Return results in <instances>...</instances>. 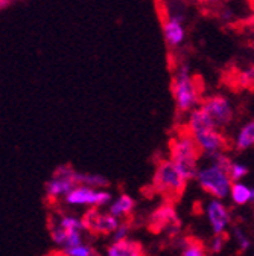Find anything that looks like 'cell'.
Wrapping results in <instances>:
<instances>
[{"instance_id": "6da1fadb", "label": "cell", "mask_w": 254, "mask_h": 256, "mask_svg": "<svg viewBox=\"0 0 254 256\" xmlns=\"http://www.w3.org/2000/svg\"><path fill=\"white\" fill-rule=\"evenodd\" d=\"M169 156L187 182L197 178L200 172L198 160L201 156V150L198 148L192 133L189 132L187 125H183L178 130V133L174 138H171Z\"/></svg>"}, {"instance_id": "7a4b0ae2", "label": "cell", "mask_w": 254, "mask_h": 256, "mask_svg": "<svg viewBox=\"0 0 254 256\" xmlns=\"http://www.w3.org/2000/svg\"><path fill=\"white\" fill-rule=\"evenodd\" d=\"M187 180L178 171L171 158H160L155 165L152 177V189L155 194L163 197L169 203H175L181 198Z\"/></svg>"}, {"instance_id": "3957f363", "label": "cell", "mask_w": 254, "mask_h": 256, "mask_svg": "<svg viewBox=\"0 0 254 256\" xmlns=\"http://www.w3.org/2000/svg\"><path fill=\"white\" fill-rule=\"evenodd\" d=\"M172 94L180 113L194 112L201 102L200 87L197 86L195 80L190 76L187 64H183L172 80Z\"/></svg>"}, {"instance_id": "277c9868", "label": "cell", "mask_w": 254, "mask_h": 256, "mask_svg": "<svg viewBox=\"0 0 254 256\" xmlns=\"http://www.w3.org/2000/svg\"><path fill=\"white\" fill-rule=\"evenodd\" d=\"M197 180L207 194H210L216 200L226 198L233 186L230 174L213 164L206 168H201L197 176Z\"/></svg>"}, {"instance_id": "5b68a950", "label": "cell", "mask_w": 254, "mask_h": 256, "mask_svg": "<svg viewBox=\"0 0 254 256\" xmlns=\"http://www.w3.org/2000/svg\"><path fill=\"white\" fill-rule=\"evenodd\" d=\"M146 224L152 234H168L171 238L180 235L181 232V220L174 203L169 202H165L157 209H154L148 216Z\"/></svg>"}, {"instance_id": "8992f818", "label": "cell", "mask_w": 254, "mask_h": 256, "mask_svg": "<svg viewBox=\"0 0 254 256\" xmlns=\"http://www.w3.org/2000/svg\"><path fill=\"white\" fill-rule=\"evenodd\" d=\"M81 221H82V229L94 235L114 234L120 226L119 218L113 216L110 212L102 214L96 208L87 209L84 215L81 216Z\"/></svg>"}, {"instance_id": "52a82bcc", "label": "cell", "mask_w": 254, "mask_h": 256, "mask_svg": "<svg viewBox=\"0 0 254 256\" xmlns=\"http://www.w3.org/2000/svg\"><path fill=\"white\" fill-rule=\"evenodd\" d=\"M66 203L72 206L90 204L94 208H102L111 203V194L104 189H93L88 186H76L66 197Z\"/></svg>"}, {"instance_id": "ba28073f", "label": "cell", "mask_w": 254, "mask_h": 256, "mask_svg": "<svg viewBox=\"0 0 254 256\" xmlns=\"http://www.w3.org/2000/svg\"><path fill=\"white\" fill-rule=\"evenodd\" d=\"M200 107L213 119V122L219 128L229 125L233 119V108L230 101L221 94H213L203 100Z\"/></svg>"}, {"instance_id": "9c48e42d", "label": "cell", "mask_w": 254, "mask_h": 256, "mask_svg": "<svg viewBox=\"0 0 254 256\" xmlns=\"http://www.w3.org/2000/svg\"><path fill=\"white\" fill-rule=\"evenodd\" d=\"M198 148L201 152H206L209 156L224 152L229 148V140L227 138L221 133L219 128H213V130L200 133V134H192Z\"/></svg>"}, {"instance_id": "30bf717a", "label": "cell", "mask_w": 254, "mask_h": 256, "mask_svg": "<svg viewBox=\"0 0 254 256\" xmlns=\"http://www.w3.org/2000/svg\"><path fill=\"white\" fill-rule=\"evenodd\" d=\"M207 218L212 226V230L215 235H222L226 234V229L229 228V224L232 221L229 209L222 204L221 200H212L207 204Z\"/></svg>"}, {"instance_id": "8fae6325", "label": "cell", "mask_w": 254, "mask_h": 256, "mask_svg": "<svg viewBox=\"0 0 254 256\" xmlns=\"http://www.w3.org/2000/svg\"><path fill=\"white\" fill-rule=\"evenodd\" d=\"M186 125H187L189 132L192 133V134H200V133L213 130V128H219V126H216L213 119L201 107L195 108L194 112H190L189 120H187Z\"/></svg>"}, {"instance_id": "7c38bea8", "label": "cell", "mask_w": 254, "mask_h": 256, "mask_svg": "<svg viewBox=\"0 0 254 256\" xmlns=\"http://www.w3.org/2000/svg\"><path fill=\"white\" fill-rule=\"evenodd\" d=\"M107 256H145L140 242L133 240L113 241L107 248Z\"/></svg>"}, {"instance_id": "4fadbf2b", "label": "cell", "mask_w": 254, "mask_h": 256, "mask_svg": "<svg viewBox=\"0 0 254 256\" xmlns=\"http://www.w3.org/2000/svg\"><path fill=\"white\" fill-rule=\"evenodd\" d=\"M75 188H76L75 182L52 176V178L46 183V197L49 202H55L59 197H67Z\"/></svg>"}, {"instance_id": "5bb4252c", "label": "cell", "mask_w": 254, "mask_h": 256, "mask_svg": "<svg viewBox=\"0 0 254 256\" xmlns=\"http://www.w3.org/2000/svg\"><path fill=\"white\" fill-rule=\"evenodd\" d=\"M163 32L166 43L172 48L178 46L184 40V29L181 26V17H171L165 24H163Z\"/></svg>"}, {"instance_id": "9a60e30c", "label": "cell", "mask_w": 254, "mask_h": 256, "mask_svg": "<svg viewBox=\"0 0 254 256\" xmlns=\"http://www.w3.org/2000/svg\"><path fill=\"white\" fill-rule=\"evenodd\" d=\"M136 202L133 197H130L128 194H122L117 200H114L110 204V214L116 218H122V216H130L134 210Z\"/></svg>"}, {"instance_id": "2e32d148", "label": "cell", "mask_w": 254, "mask_h": 256, "mask_svg": "<svg viewBox=\"0 0 254 256\" xmlns=\"http://www.w3.org/2000/svg\"><path fill=\"white\" fill-rule=\"evenodd\" d=\"M76 186H88L93 189H101L110 184L108 178L101 174H88V172H78L75 174Z\"/></svg>"}, {"instance_id": "e0dca14e", "label": "cell", "mask_w": 254, "mask_h": 256, "mask_svg": "<svg viewBox=\"0 0 254 256\" xmlns=\"http://www.w3.org/2000/svg\"><path fill=\"white\" fill-rule=\"evenodd\" d=\"M180 247H181V256H207L204 244L194 236L180 238Z\"/></svg>"}, {"instance_id": "ac0fdd59", "label": "cell", "mask_w": 254, "mask_h": 256, "mask_svg": "<svg viewBox=\"0 0 254 256\" xmlns=\"http://www.w3.org/2000/svg\"><path fill=\"white\" fill-rule=\"evenodd\" d=\"M235 146L239 151H245V150L254 146V120L245 124L241 128V132H239L236 142H235Z\"/></svg>"}, {"instance_id": "d6986e66", "label": "cell", "mask_w": 254, "mask_h": 256, "mask_svg": "<svg viewBox=\"0 0 254 256\" xmlns=\"http://www.w3.org/2000/svg\"><path fill=\"white\" fill-rule=\"evenodd\" d=\"M230 197L236 204L245 206L247 203L251 202V188H248L247 184H244L241 182L233 183L232 190H230Z\"/></svg>"}, {"instance_id": "ffe728a7", "label": "cell", "mask_w": 254, "mask_h": 256, "mask_svg": "<svg viewBox=\"0 0 254 256\" xmlns=\"http://www.w3.org/2000/svg\"><path fill=\"white\" fill-rule=\"evenodd\" d=\"M59 226L67 232H76L82 229V221L73 215H62L58 221Z\"/></svg>"}, {"instance_id": "44dd1931", "label": "cell", "mask_w": 254, "mask_h": 256, "mask_svg": "<svg viewBox=\"0 0 254 256\" xmlns=\"http://www.w3.org/2000/svg\"><path fill=\"white\" fill-rule=\"evenodd\" d=\"M233 236H235V241H236V246H238V252L239 253H245L250 250L251 247V241L250 238L245 235V232L241 229V228H233Z\"/></svg>"}, {"instance_id": "7402d4cb", "label": "cell", "mask_w": 254, "mask_h": 256, "mask_svg": "<svg viewBox=\"0 0 254 256\" xmlns=\"http://www.w3.org/2000/svg\"><path fill=\"white\" fill-rule=\"evenodd\" d=\"M50 236H52V240H53V242H55L56 246H62V247H66V246H67L69 232L62 229L58 222L55 224V226H50Z\"/></svg>"}, {"instance_id": "603a6c76", "label": "cell", "mask_w": 254, "mask_h": 256, "mask_svg": "<svg viewBox=\"0 0 254 256\" xmlns=\"http://www.w3.org/2000/svg\"><path fill=\"white\" fill-rule=\"evenodd\" d=\"M64 254L66 256H96V252H94L88 244H79V246H73V247H66Z\"/></svg>"}, {"instance_id": "cb8c5ba5", "label": "cell", "mask_w": 254, "mask_h": 256, "mask_svg": "<svg viewBox=\"0 0 254 256\" xmlns=\"http://www.w3.org/2000/svg\"><path fill=\"white\" fill-rule=\"evenodd\" d=\"M229 174H230L232 182L238 183L239 180H242V178L248 174V166L244 165V164H241V162H233V165H232Z\"/></svg>"}, {"instance_id": "d4e9b609", "label": "cell", "mask_w": 254, "mask_h": 256, "mask_svg": "<svg viewBox=\"0 0 254 256\" xmlns=\"http://www.w3.org/2000/svg\"><path fill=\"white\" fill-rule=\"evenodd\" d=\"M229 236L226 234H222V235H215L210 242H209V250L210 253H221L222 250H224L226 247V242H227Z\"/></svg>"}, {"instance_id": "484cf974", "label": "cell", "mask_w": 254, "mask_h": 256, "mask_svg": "<svg viewBox=\"0 0 254 256\" xmlns=\"http://www.w3.org/2000/svg\"><path fill=\"white\" fill-rule=\"evenodd\" d=\"M75 174H76V171L70 165H59L53 171V177L64 178V180H72V182H75Z\"/></svg>"}, {"instance_id": "4316f807", "label": "cell", "mask_w": 254, "mask_h": 256, "mask_svg": "<svg viewBox=\"0 0 254 256\" xmlns=\"http://www.w3.org/2000/svg\"><path fill=\"white\" fill-rule=\"evenodd\" d=\"M239 84L247 88L254 87V68H250L247 70H242L239 74Z\"/></svg>"}, {"instance_id": "83f0119b", "label": "cell", "mask_w": 254, "mask_h": 256, "mask_svg": "<svg viewBox=\"0 0 254 256\" xmlns=\"http://www.w3.org/2000/svg\"><path fill=\"white\" fill-rule=\"evenodd\" d=\"M128 232H130V222L125 221V222H120L119 229L113 234L114 238L113 241H122V240H128Z\"/></svg>"}, {"instance_id": "f1b7e54d", "label": "cell", "mask_w": 254, "mask_h": 256, "mask_svg": "<svg viewBox=\"0 0 254 256\" xmlns=\"http://www.w3.org/2000/svg\"><path fill=\"white\" fill-rule=\"evenodd\" d=\"M251 202L254 203V188H251Z\"/></svg>"}, {"instance_id": "f546056e", "label": "cell", "mask_w": 254, "mask_h": 256, "mask_svg": "<svg viewBox=\"0 0 254 256\" xmlns=\"http://www.w3.org/2000/svg\"><path fill=\"white\" fill-rule=\"evenodd\" d=\"M201 2H216V0H201Z\"/></svg>"}, {"instance_id": "4dcf8cb0", "label": "cell", "mask_w": 254, "mask_h": 256, "mask_svg": "<svg viewBox=\"0 0 254 256\" xmlns=\"http://www.w3.org/2000/svg\"><path fill=\"white\" fill-rule=\"evenodd\" d=\"M251 36H253V40H254V26H253V30H251Z\"/></svg>"}]
</instances>
